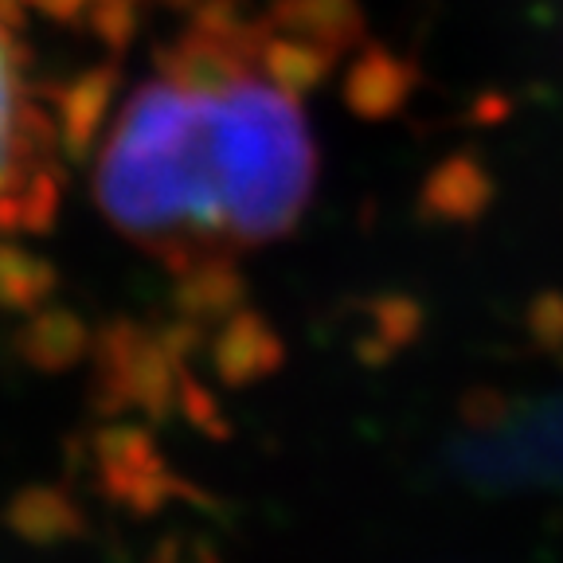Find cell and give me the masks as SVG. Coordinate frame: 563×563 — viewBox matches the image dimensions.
Segmentation results:
<instances>
[{
  "mask_svg": "<svg viewBox=\"0 0 563 563\" xmlns=\"http://www.w3.org/2000/svg\"><path fill=\"white\" fill-rule=\"evenodd\" d=\"M153 563H211V560H208V555H200V560H192V555H188V552H180V548H176V544H168L165 552H161Z\"/></svg>",
  "mask_w": 563,
  "mask_h": 563,
  "instance_id": "cell-14",
  "label": "cell"
},
{
  "mask_svg": "<svg viewBox=\"0 0 563 563\" xmlns=\"http://www.w3.org/2000/svg\"><path fill=\"white\" fill-rule=\"evenodd\" d=\"M55 211H59V176L44 165H32L0 192V231H47Z\"/></svg>",
  "mask_w": 563,
  "mask_h": 563,
  "instance_id": "cell-10",
  "label": "cell"
},
{
  "mask_svg": "<svg viewBox=\"0 0 563 563\" xmlns=\"http://www.w3.org/2000/svg\"><path fill=\"white\" fill-rule=\"evenodd\" d=\"M317 153L298 95L251 70L223 90L145 82L98 165V208L173 271L290 235Z\"/></svg>",
  "mask_w": 563,
  "mask_h": 563,
  "instance_id": "cell-1",
  "label": "cell"
},
{
  "mask_svg": "<svg viewBox=\"0 0 563 563\" xmlns=\"http://www.w3.org/2000/svg\"><path fill=\"white\" fill-rule=\"evenodd\" d=\"M165 4H176V9H185V4H196V0H165Z\"/></svg>",
  "mask_w": 563,
  "mask_h": 563,
  "instance_id": "cell-15",
  "label": "cell"
},
{
  "mask_svg": "<svg viewBox=\"0 0 563 563\" xmlns=\"http://www.w3.org/2000/svg\"><path fill=\"white\" fill-rule=\"evenodd\" d=\"M90 27L102 44L122 52L137 32V4L133 0H90Z\"/></svg>",
  "mask_w": 563,
  "mask_h": 563,
  "instance_id": "cell-12",
  "label": "cell"
},
{
  "mask_svg": "<svg viewBox=\"0 0 563 563\" xmlns=\"http://www.w3.org/2000/svg\"><path fill=\"white\" fill-rule=\"evenodd\" d=\"M95 462L106 497L133 512H157L173 493H188L141 427H106L95 439Z\"/></svg>",
  "mask_w": 563,
  "mask_h": 563,
  "instance_id": "cell-3",
  "label": "cell"
},
{
  "mask_svg": "<svg viewBox=\"0 0 563 563\" xmlns=\"http://www.w3.org/2000/svg\"><path fill=\"white\" fill-rule=\"evenodd\" d=\"M9 528L27 544H63V540H75L87 532V517L67 493L55 489V485H32V489H20L12 497L9 512H4Z\"/></svg>",
  "mask_w": 563,
  "mask_h": 563,
  "instance_id": "cell-8",
  "label": "cell"
},
{
  "mask_svg": "<svg viewBox=\"0 0 563 563\" xmlns=\"http://www.w3.org/2000/svg\"><path fill=\"white\" fill-rule=\"evenodd\" d=\"M24 4H32V9H40L52 20H79V12L87 9L90 0H24Z\"/></svg>",
  "mask_w": 563,
  "mask_h": 563,
  "instance_id": "cell-13",
  "label": "cell"
},
{
  "mask_svg": "<svg viewBox=\"0 0 563 563\" xmlns=\"http://www.w3.org/2000/svg\"><path fill=\"white\" fill-rule=\"evenodd\" d=\"M95 349L87 321L75 309H35L16 333V352L35 372H67Z\"/></svg>",
  "mask_w": 563,
  "mask_h": 563,
  "instance_id": "cell-6",
  "label": "cell"
},
{
  "mask_svg": "<svg viewBox=\"0 0 563 563\" xmlns=\"http://www.w3.org/2000/svg\"><path fill=\"white\" fill-rule=\"evenodd\" d=\"M95 404L102 415L137 411L165 419L180 396L185 364L165 349L161 333L133 321H110L95 336Z\"/></svg>",
  "mask_w": 563,
  "mask_h": 563,
  "instance_id": "cell-2",
  "label": "cell"
},
{
  "mask_svg": "<svg viewBox=\"0 0 563 563\" xmlns=\"http://www.w3.org/2000/svg\"><path fill=\"white\" fill-rule=\"evenodd\" d=\"M211 361H216V372L223 376V384L243 387V384H251V379L278 368L282 344H278V336L271 333V325H266L263 317L235 313L228 325H223V333L216 336Z\"/></svg>",
  "mask_w": 563,
  "mask_h": 563,
  "instance_id": "cell-7",
  "label": "cell"
},
{
  "mask_svg": "<svg viewBox=\"0 0 563 563\" xmlns=\"http://www.w3.org/2000/svg\"><path fill=\"white\" fill-rule=\"evenodd\" d=\"M24 63L16 32L0 27V192L16 180L27 157H47L52 145H59V133L40 110L16 106V67Z\"/></svg>",
  "mask_w": 563,
  "mask_h": 563,
  "instance_id": "cell-4",
  "label": "cell"
},
{
  "mask_svg": "<svg viewBox=\"0 0 563 563\" xmlns=\"http://www.w3.org/2000/svg\"><path fill=\"white\" fill-rule=\"evenodd\" d=\"M55 266L35 251H24L16 243H0V309H12V313H35L52 298Z\"/></svg>",
  "mask_w": 563,
  "mask_h": 563,
  "instance_id": "cell-11",
  "label": "cell"
},
{
  "mask_svg": "<svg viewBox=\"0 0 563 563\" xmlns=\"http://www.w3.org/2000/svg\"><path fill=\"white\" fill-rule=\"evenodd\" d=\"M118 82H122V70L114 63H102L55 90V130H59V145L70 161H82L95 150L102 118L118 95Z\"/></svg>",
  "mask_w": 563,
  "mask_h": 563,
  "instance_id": "cell-5",
  "label": "cell"
},
{
  "mask_svg": "<svg viewBox=\"0 0 563 563\" xmlns=\"http://www.w3.org/2000/svg\"><path fill=\"white\" fill-rule=\"evenodd\" d=\"M176 313L200 325L211 317H228V309L239 301V274L231 271L228 255H203L176 271Z\"/></svg>",
  "mask_w": 563,
  "mask_h": 563,
  "instance_id": "cell-9",
  "label": "cell"
}]
</instances>
